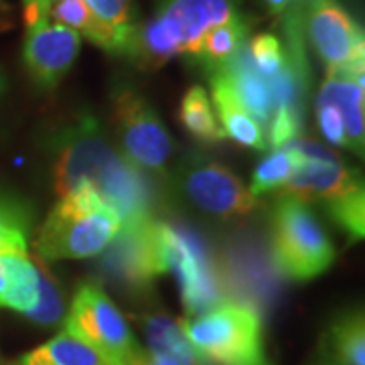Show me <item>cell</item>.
Masks as SVG:
<instances>
[{"label": "cell", "instance_id": "7", "mask_svg": "<svg viewBox=\"0 0 365 365\" xmlns=\"http://www.w3.org/2000/svg\"><path fill=\"white\" fill-rule=\"evenodd\" d=\"M66 331L100 353L110 365H130L140 351L126 317L98 284H81L63 317Z\"/></svg>", "mask_w": 365, "mask_h": 365}, {"label": "cell", "instance_id": "3", "mask_svg": "<svg viewBox=\"0 0 365 365\" xmlns=\"http://www.w3.org/2000/svg\"><path fill=\"white\" fill-rule=\"evenodd\" d=\"M122 230V220L91 187L59 197L37 232L35 252L43 262L83 260L104 254Z\"/></svg>", "mask_w": 365, "mask_h": 365}, {"label": "cell", "instance_id": "18", "mask_svg": "<svg viewBox=\"0 0 365 365\" xmlns=\"http://www.w3.org/2000/svg\"><path fill=\"white\" fill-rule=\"evenodd\" d=\"M0 262L9 278L6 309L29 317L41 299V266L29 258L26 246H0Z\"/></svg>", "mask_w": 365, "mask_h": 365}, {"label": "cell", "instance_id": "5", "mask_svg": "<svg viewBox=\"0 0 365 365\" xmlns=\"http://www.w3.org/2000/svg\"><path fill=\"white\" fill-rule=\"evenodd\" d=\"M292 144L304 155V163L299 175L278 193L304 203H325L327 211L343 232L351 240H361L365 232V195L359 175L319 144L304 140H292Z\"/></svg>", "mask_w": 365, "mask_h": 365}, {"label": "cell", "instance_id": "13", "mask_svg": "<svg viewBox=\"0 0 365 365\" xmlns=\"http://www.w3.org/2000/svg\"><path fill=\"white\" fill-rule=\"evenodd\" d=\"M169 246L170 270L179 272L182 304L187 314L195 317L220 302L217 276L209 264L207 254L197 244V240H193V235L169 225Z\"/></svg>", "mask_w": 365, "mask_h": 365}, {"label": "cell", "instance_id": "6", "mask_svg": "<svg viewBox=\"0 0 365 365\" xmlns=\"http://www.w3.org/2000/svg\"><path fill=\"white\" fill-rule=\"evenodd\" d=\"M274 266L284 278L307 282L321 276L335 262V248L309 203L280 195L270 220Z\"/></svg>", "mask_w": 365, "mask_h": 365}, {"label": "cell", "instance_id": "32", "mask_svg": "<svg viewBox=\"0 0 365 365\" xmlns=\"http://www.w3.org/2000/svg\"><path fill=\"white\" fill-rule=\"evenodd\" d=\"M6 299H9V278H6V272L0 262V307L2 309H6Z\"/></svg>", "mask_w": 365, "mask_h": 365}, {"label": "cell", "instance_id": "25", "mask_svg": "<svg viewBox=\"0 0 365 365\" xmlns=\"http://www.w3.org/2000/svg\"><path fill=\"white\" fill-rule=\"evenodd\" d=\"M244 55L258 73L264 78H278L290 61V47L287 39H280L274 33H260L246 41Z\"/></svg>", "mask_w": 365, "mask_h": 365}, {"label": "cell", "instance_id": "21", "mask_svg": "<svg viewBox=\"0 0 365 365\" xmlns=\"http://www.w3.org/2000/svg\"><path fill=\"white\" fill-rule=\"evenodd\" d=\"M304 155L290 143L282 148H274L270 157H266L254 170L250 193L254 197L266 195L272 191H282L302 169Z\"/></svg>", "mask_w": 365, "mask_h": 365}, {"label": "cell", "instance_id": "33", "mask_svg": "<svg viewBox=\"0 0 365 365\" xmlns=\"http://www.w3.org/2000/svg\"><path fill=\"white\" fill-rule=\"evenodd\" d=\"M6 91V73H4V69L0 67V96Z\"/></svg>", "mask_w": 365, "mask_h": 365}, {"label": "cell", "instance_id": "2", "mask_svg": "<svg viewBox=\"0 0 365 365\" xmlns=\"http://www.w3.org/2000/svg\"><path fill=\"white\" fill-rule=\"evenodd\" d=\"M240 14V0H158L155 14L134 29L126 59L143 69L165 66L177 55L191 59L211 29Z\"/></svg>", "mask_w": 365, "mask_h": 365}, {"label": "cell", "instance_id": "1", "mask_svg": "<svg viewBox=\"0 0 365 365\" xmlns=\"http://www.w3.org/2000/svg\"><path fill=\"white\" fill-rule=\"evenodd\" d=\"M53 148L59 197L88 185L120 215L122 227L153 217V189L144 173L108 140L93 118L81 116L66 126Z\"/></svg>", "mask_w": 365, "mask_h": 365}, {"label": "cell", "instance_id": "11", "mask_svg": "<svg viewBox=\"0 0 365 365\" xmlns=\"http://www.w3.org/2000/svg\"><path fill=\"white\" fill-rule=\"evenodd\" d=\"M181 185L185 197L197 209L220 220L250 215L258 203L232 170L213 160H191L182 169Z\"/></svg>", "mask_w": 365, "mask_h": 365}, {"label": "cell", "instance_id": "19", "mask_svg": "<svg viewBox=\"0 0 365 365\" xmlns=\"http://www.w3.org/2000/svg\"><path fill=\"white\" fill-rule=\"evenodd\" d=\"M250 35V23L244 14L235 16L223 25L211 29L207 35L201 39L199 47L193 53V61L207 69L220 67L234 59L242 47L246 45Z\"/></svg>", "mask_w": 365, "mask_h": 365}, {"label": "cell", "instance_id": "16", "mask_svg": "<svg viewBox=\"0 0 365 365\" xmlns=\"http://www.w3.org/2000/svg\"><path fill=\"white\" fill-rule=\"evenodd\" d=\"M244 49V47H242ZM207 73H217L227 81L234 90L235 98L254 116L262 128H268L276 108V93H274V79L264 78L254 67L250 66L244 51H240L234 59L220 67L207 69Z\"/></svg>", "mask_w": 365, "mask_h": 365}, {"label": "cell", "instance_id": "14", "mask_svg": "<svg viewBox=\"0 0 365 365\" xmlns=\"http://www.w3.org/2000/svg\"><path fill=\"white\" fill-rule=\"evenodd\" d=\"M45 14L59 25L76 31L79 37L88 39L104 51L126 57L134 31H120L106 23L88 4V0H47Z\"/></svg>", "mask_w": 365, "mask_h": 365}, {"label": "cell", "instance_id": "23", "mask_svg": "<svg viewBox=\"0 0 365 365\" xmlns=\"http://www.w3.org/2000/svg\"><path fill=\"white\" fill-rule=\"evenodd\" d=\"M329 347L339 365H365V321L361 311H349L329 329Z\"/></svg>", "mask_w": 365, "mask_h": 365}, {"label": "cell", "instance_id": "4", "mask_svg": "<svg viewBox=\"0 0 365 365\" xmlns=\"http://www.w3.org/2000/svg\"><path fill=\"white\" fill-rule=\"evenodd\" d=\"M185 337L199 361L211 365H270L264 327L256 307L220 300L182 323Z\"/></svg>", "mask_w": 365, "mask_h": 365}, {"label": "cell", "instance_id": "15", "mask_svg": "<svg viewBox=\"0 0 365 365\" xmlns=\"http://www.w3.org/2000/svg\"><path fill=\"white\" fill-rule=\"evenodd\" d=\"M317 100H325L339 108L345 122L347 148L355 155H364V67H351L327 73L325 83Z\"/></svg>", "mask_w": 365, "mask_h": 365}, {"label": "cell", "instance_id": "34", "mask_svg": "<svg viewBox=\"0 0 365 365\" xmlns=\"http://www.w3.org/2000/svg\"><path fill=\"white\" fill-rule=\"evenodd\" d=\"M0 365H21V364H19V361H16V364H4V361H0Z\"/></svg>", "mask_w": 365, "mask_h": 365}, {"label": "cell", "instance_id": "31", "mask_svg": "<svg viewBox=\"0 0 365 365\" xmlns=\"http://www.w3.org/2000/svg\"><path fill=\"white\" fill-rule=\"evenodd\" d=\"M294 2L297 0H264V4L268 6V11L276 14V16H282Z\"/></svg>", "mask_w": 365, "mask_h": 365}, {"label": "cell", "instance_id": "26", "mask_svg": "<svg viewBox=\"0 0 365 365\" xmlns=\"http://www.w3.org/2000/svg\"><path fill=\"white\" fill-rule=\"evenodd\" d=\"M29 230V209L19 199L0 193V246H26Z\"/></svg>", "mask_w": 365, "mask_h": 365}, {"label": "cell", "instance_id": "20", "mask_svg": "<svg viewBox=\"0 0 365 365\" xmlns=\"http://www.w3.org/2000/svg\"><path fill=\"white\" fill-rule=\"evenodd\" d=\"M21 365H110L90 345L67 331L55 335L39 347L26 351L21 357Z\"/></svg>", "mask_w": 365, "mask_h": 365}, {"label": "cell", "instance_id": "24", "mask_svg": "<svg viewBox=\"0 0 365 365\" xmlns=\"http://www.w3.org/2000/svg\"><path fill=\"white\" fill-rule=\"evenodd\" d=\"M146 333H148V341H150V351L165 353V355L177 357L189 365L203 364V361H199V357L185 337L181 321H175L167 314L150 317L146 321Z\"/></svg>", "mask_w": 365, "mask_h": 365}, {"label": "cell", "instance_id": "12", "mask_svg": "<svg viewBox=\"0 0 365 365\" xmlns=\"http://www.w3.org/2000/svg\"><path fill=\"white\" fill-rule=\"evenodd\" d=\"M81 47L76 31L55 23L47 16L26 21L23 41V63L31 79L43 88L53 90L73 67Z\"/></svg>", "mask_w": 365, "mask_h": 365}, {"label": "cell", "instance_id": "10", "mask_svg": "<svg viewBox=\"0 0 365 365\" xmlns=\"http://www.w3.org/2000/svg\"><path fill=\"white\" fill-rule=\"evenodd\" d=\"M110 276L134 288L148 287L170 270L169 223L148 217L120 230L104 258Z\"/></svg>", "mask_w": 365, "mask_h": 365}, {"label": "cell", "instance_id": "9", "mask_svg": "<svg viewBox=\"0 0 365 365\" xmlns=\"http://www.w3.org/2000/svg\"><path fill=\"white\" fill-rule=\"evenodd\" d=\"M300 31L327 73L365 67L364 31L339 0H299Z\"/></svg>", "mask_w": 365, "mask_h": 365}, {"label": "cell", "instance_id": "29", "mask_svg": "<svg viewBox=\"0 0 365 365\" xmlns=\"http://www.w3.org/2000/svg\"><path fill=\"white\" fill-rule=\"evenodd\" d=\"M317 120H319V128L329 143L347 148L345 122H343V116H341L337 106L325 102V100H317Z\"/></svg>", "mask_w": 365, "mask_h": 365}, {"label": "cell", "instance_id": "8", "mask_svg": "<svg viewBox=\"0 0 365 365\" xmlns=\"http://www.w3.org/2000/svg\"><path fill=\"white\" fill-rule=\"evenodd\" d=\"M112 118L120 153L143 173L163 175L175 143L153 104L132 86H118L112 96Z\"/></svg>", "mask_w": 365, "mask_h": 365}, {"label": "cell", "instance_id": "30", "mask_svg": "<svg viewBox=\"0 0 365 365\" xmlns=\"http://www.w3.org/2000/svg\"><path fill=\"white\" fill-rule=\"evenodd\" d=\"M130 365H189L181 361V359H177V357H170V355H165V353H157V351H146L143 349L140 355L132 361Z\"/></svg>", "mask_w": 365, "mask_h": 365}, {"label": "cell", "instance_id": "17", "mask_svg": "<svg viewBox=\"0 0 365 365\" xmlns=\"http://www.w3.org/2000/svg\"><path fill=\"white\" fill-rule=\"evenodd\" d=\"M207 78L215 116L222 126L223 136H230L237 144L254 148V150H264L268 146L264 128L235 98L234 90L227 86V81L220 78L217 73H207Z\"/></svg>", "mask_w": 365, "mask_h": 365}, {"label": "cell", "instance_id": "28", "mask_svg": "<svg viewBox=\"0 0 365 365\" xmlns=\"http://www.w3.org/2000/svg\"><path fill=\"white\" fill-rule=\"evenodd\" d=\"M88 4L106 23L120 31H134L138 25L136 0H88Z\"/></svg>", "mask_w": 365, "mask_h": 365}, {"label": "cell", "instance_id": "22", "mask_svg": "<svg viewBox=\"0 0 365 365\" xmlns=\"http://www.w3.org/2000/svg\"><path fill=\"white\" fill-rule=\"evenodd\" d=\"M179 122L185 130L201 143H220L222 138H225L211 98L201 86H193L185 91L179 108Z\"/></svg>", "mask_w": 365, "mask_h": 365}, {"label": "cell", "instance_id": "27", "mask_svg": "<svg viewBox=\"0 0 365 365\" xmlns=\"http://www.w3.org/2000/svg\"><path fill=\"white\" fill-rule=\"evenodd\" d=\"M29 319H33L39 325H55L63 319V300L57 284L53 282L51 276L41 268V299L37 309L29 314Z\"/></svg>", "mask_w": 365, "mask_h": 365}, {"label": "cell", "instance_id": "35", "mask_svg": "<svg viewBox=\"0 0 365 365\" xmlns=\"http://www.w3.org/2000/svg\"><path fill=\"white\" fill-rule=\"evenodd\" d=\"M327 365H333V364H327Z\"/></svg>", "mask_w": 365, "mask_h": 365}]
</instances>
